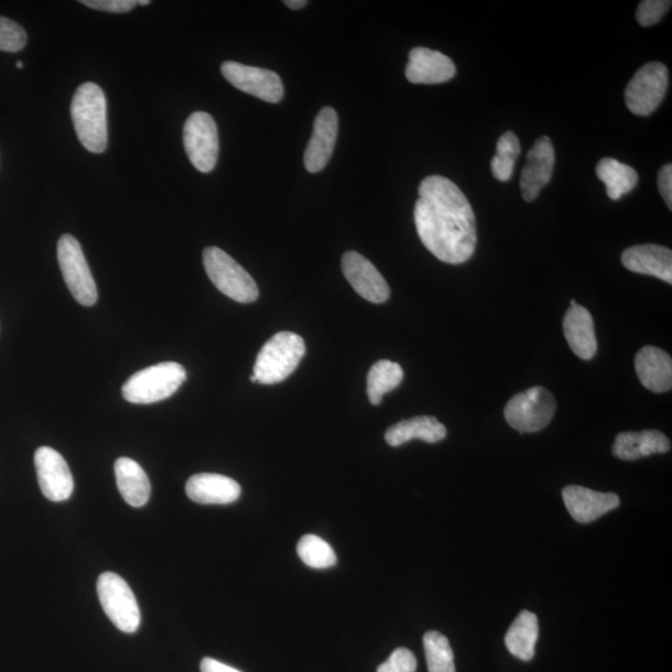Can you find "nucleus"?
<instances>
[{
	"instance_id": "24",
	"label": "nucleus",
	"mask_w": 672,
	"mask_h": 672,
	"mask_svg": "<svg viewBox=\"0 0 672 672\" xmlns=\"http://www.w3.org/2000/svg\"><path fill=\"white\" fill-rule=\"evenodd\" d=\"M447 436V430L436 418L418 416L399 422L391 426L386 434L387 443L391 447H399L411 440H422L429 444H436Z\"/></svg>"
},
{
	"instance_id": "28",
	"label": "nucleus",
	"mask_w": 672,
	"mask_h": 672,
	"mask_svg": "<svg viewBox=\"0 0 672 672\" xmlns=\"http://www.w3.org/2000/svg\"><path fill=\"white\" fill-rule=\"evenodd\" d=\"M521 155V142L514 132L507 131L497 142V153L491 161V170L496 180L510 181L513 176L516 161Z\"/></svg>"
},
{
	"instance_id": "21",
	"label": "nucleus",
	"mask_w": 672,
	"mask_h": 672,
	"mask_svg": "<svg viewBox=\"0 0 672 672\" xmlns=\"http://www.w3.org/2000/svg\"><path fill=\"white\" fill-rule=\"evenodd\" d=\"M637 376L648 390L657 393L672 389V360L670 355L655 347H644L636 358Z\"/></svg>"
},
{
	"instance_id": "22",
	"label": "nucleus",
	"mask_w": 672,
	"mask_h": 672,
	"mask_svg": "<svg viewBox=\"0 0 672 672\" xmlns=\"http://www.w3.org/2000/svg\"><path fill=\"white\" fill-rule=\"evenodd\" d=\"M670 449V440L661 431L621 432L616 437L613 455L622 460H637L641 457L666 454Z\"/></svg>"
},
{
	"instance_id": "26",
	"label": "nucleus",
	"mask_w": 672,
	"mask_h": 672,
	"mask_svg": "<svg viewBox=\"0 0 672 672\" xmlns=\"http://www.w3.org/2000/svg\"><path fill=\"white\" fill-rule=\"evenodd\" d=\"M597 176L607 187L608 197L619 200L637 187L639 175L636 170L616 159H601L597 165Z\"/></svg>"
},
{
	"instance_id": "12",
	"label": "nucleus",
	"mask_w": 672,
	"mask_h": 672,
	"mask_svg": "<svg viewBox=\"0 0 672 672\" xmlns=\"http://www.w3.org/2000/svg\"><path fill=\"white\" fill-rule=\"evenodd\" d=\"M34 464L42 494L53 502L69 499L74 491V479L64 457L52 447L36 449Z\"/></svg>"
},
{
	"instance_id": "4",
	"label": "nucleus",
	"mask_w": 672,
	"mask_h": 672,
	"mask_svg": "<svg viewBox=\"0 0 672 672\" xmlns=\"http://www.w3.org/2000/svg\"><path fill=\"white\" fill-rule=\"evenodd\" d=\"M186 370L178 362H161L134 372L123 383L122 397L137 405H149L165 400L186 381Z\"/></svg>"
},
{
	"instance_id": "7",
	"label": "nucleus",
	"mask_w": 672,
	"mask_h": 672,
	"mask_svg": "<svg viewBox=\"0 0 672 672\" xmlns=\"http://www.w3.org/2000/svg\"><path fill=\"white\" fill-rule=\"evenodd\" d=\"M98 595L101 607L119 630L133 633L141 624V613L129 584L120 575L102 573L98 579Z\"/></svg>"
},
{
	"instance_id": "9",
	"label": "nucleus",
	"mask_w": 672,
	"mask_h": 672,
	"mask_svg": "<svg viewBox=\"0 0 672 672\" xmlns=\"http://www.w3.org/2000/svg\"><path fill=\"white\" fill-rule=\"evenodd\" d=\"M668 86V67L658 62L646 64L627 86L628 109L638 117H649L664 101Z\"/></svg>"
},
{
	"instance_id": "13",
	"label": "nucleus",
	"mask_w": 672,
	"mask_h": 672,
	"mask_svg": "<svg viewBox=\"0 0 672 672\" xmlns=\"http://www.w3.org/2000/svg\"><path fill=\"white\" fill-rule=\"evenodd\" d=\"M342 268L345 278L364 300L382 304L390 297V288L376 265L358 252L343 256Z\"/></svg>"
},
{
	"instance_id": "18",
	"label": "nucleus",
	"mask_w": 672,
	"mask_h": 672,
	"mask_svg": "<svg viewBox=\"0 0 672 672\" xmlns=\"http://www.w3.org/2000/svg\"><path fill=\"white\" fill-rule=\"evenodd\" d=\"M621 262L630 272L652 275L672 284V252L666 247L658 245L630 247L624 251Z\"/></svg>"
},
{
	"instance_id": "23",
	"label": "nucleus",
	"mask_w": 672,
	"mask_h": 672,
	"mask_svg": "<svg viewBox=\"0 0 672 672\" xmlns=\"http://www.w3.org/2000/svg\"><path fill=\"white\" fill-rule=\"evenodd\" d=\"M115 476H117L118 488L124 502L137 508L149 502L151 496L150 479L137 460L120 457L115 463Z\"/></svg>"
},
{
	"instance_id": "10",
	"label": "nucleus",
	"mask_w": 672,
	"mask_h": 672,
	"mask_svg": "<svg viewBox=\"0 0 672 672\" xmlns=\"http://www.w3.org/2000/svg\"><path fill=\"white\" fill-rule=\"evenodd\" d=\"M187 156L199 172L209 174L217 165L219 141L216 121L207 112L191 115L184 128Z\"/></svg>"
},
{
	"instance_id": "39",
	"label": "nucleus",
	"mask_w": 672,
	"mask_h": 672,
	"mask_svg": "<svg viewBox=\"0 0 672 672\" xmlns=\"http://www.w3.org/2000/svg\"><path fill=\"white\" fill-rule=\"evenodd\" d=\"M17 67H18V69H23V63L22 62H18L17 63Z\"/></svg>"
},
{
	"instance_id": "15",
	"label": "nucleus",
	"mask_w": 672,
	"mask_h": 672,
	"mask_svg": "<svg viewBox=\"0 0 672 672\" xmlns=\"http://www.w3.org/2000/svg\"><path fill=\"white\" fill-rule=\"evenodd\" d=\"M338 130V113L330 107L323 108L314 121L312 138L304 153V165L311 174H318L328 165Z\"/></svg>"
},
{
	"instance_id": "20",
	"label": "nucleus",
	"mask_w": 672,
	"mask_h": 672,
	"mask_svg": "<svg viewBox=\"0 0 672 672\" xmlns=\"http://www.w3.org/2000/svg\"><path fill=\"white\" fill-rule=\"evenodd\" d=\"M563 330L566 342L578 358L590 360L598 350L597 335L592 314L575 304L566 312L563 321Z\"/></svg>"
},
{
	"instance_id": "25",
	"label": "nucleus",
	"mask_w": 672,
	"mask_h": 672,
	"mask_svg": "<svg viewBox=\"0 0 672 672\" xmlns=\"http://www.w3.org/2000/svg\"><path fill=\"white\" fill-rule=\"evenodd\" d=\"M538 636H540V622H538L535 614L523 610L518 614L506 633V647L513 657L531 661L535 654Z\"/></svg>"
},
{
	"instance_id": "32",
	"label": "nucleus",
	"mask_w": 672,
	"mask_h": 672,
	"mask_svg": "<svg viewBox=\"0 0 672 672\" xmlns=\"http://www.w3.org/2000/svg\"><path fill=\"white\" fill-rule=\"evenodd\" d=\"M671 4L670 0H644L638 8L637 21L641 26L655 25L666 14Z\"/></svg>"
},
{
	"instance_id": "37",
	"label": "nucleus",
	"mask_w": 672,
	"mask_h": 672,
	"mask_svg": "<svg viewBox=\"0 0 672 672\" xmlns=\"http://www.w3.org/2000/svg\"><path fill=\"white\" fill-rule=\"evenodd\" d=\"M284 4L288 8L294 9V11H297V9H303L304 7L308 6V2H306V0H285Z\"/></svg>"
},
{
	"instance_id": "33",
	"label": "nucleus",
	"mask_w": 672,
	"mask_h": 672,
	"mask_svg": "<svg viewBox=\"0 0 672 672\" xmlns=\"http://www.w3.org/2000/svg\"><path fill=\"white\" fill-rule=\"evenodd\" d=\"M418 661L412 651L399 648L392 651L389 660L378 668L377 672H415Z\"/></svg>"
},
{
	"instance_id": "17",
	"label": "nucleus",
	"mask_w": 672,
	"mask_h": 672,
	"mask_svg": "<svg viewBox=\"0 0 672 672\" xmlns=\"http://www.w3.org/2000/svg\"><path fill=\"white\" fill-rule=\"evenodd\" d=\"M405 75L412 84H443L455 78L456 65L445 54L419 46L409 54Z\"/></svg>"
},
{
	"instance_id": "16",
	"label": "nucleus",
	"mask_w": 672,
	"mask_h": 672,
	"mask_svg": "<svg viewBox=\"0 0 672 672\" xmlns=\"http://www.w3.org/2000/svg\"><path fill=\"white\" fill-rule=\"evenodd\" d=\"M562 496L566 510L583 524L597 521L620 506L618 495L597 492L582 486L565 487Z\"/></svg>"
},
{
	"instance_id": "38",
	"label": "nucleus",
	"mask_w": 672,
	"mask_h": 672,
	"mask_svg": "<svg viewBox=\"0 0 672 672\" xmlns=\"http://www.w3.org/2000/svg\"><path fill=\"white\" fill-rule=\"evenodd\" d=\"M150 3V0H140V2H138L140 6H149Z\"/></svg>"
},
{
	"instance_id": "14",
	"label": "nucleus",
	"mask_w": 672,
	"mask_h": 672,
	"mask_svg": "<svg viewBox=\"0 0 672 672\" xmlns=\"http://www.w3.org/2000/svg\"><path fill=\"white\" fill-rule=\"evenodd\" d=\"M555 165V151L549 137H542L534 142L527 153V165L521 175L522 197L533 202L540 196L542 188L550 184Z\"/></svg>"
},
{
	"instance_id": "6",
	"label": "nucleus",
	"mask_w": 672,
	"mask_h": 672,
	"mask_svg": "<svg viewBox=\"0 0 672 672\" xmlns=\"http://www.w3.org/2000/svg\"><path fill=\"white\" fill-rule=\"evenodd\" d=\"M555 410L556 402L552 392L534 387L517 393L507 402L505 419L508 425L521 434H532L551 424Z\"/></svg>"
},
{
	"instance_id": "29",
	"label": "nucleus",
	"mask_w": 672,
	"mask_h": 672,
	"mask_svg": "<svg viewBox=\"0 0 672 672\" xmlns=\"http://www.w3.org/2000/svg\"><path fill=\"white\" fill-rule=\"evenodd\" d=\"M424 648L429 672H456L454 651L443 633L426 632Z\"/></svg>"
},
{
	"instance_id": "36",
	"label": "nucleus",
	"mask_w": 672,
	"mask_h": 672,
	"mask_svg": "<svg viewBox=\"0 0 672 672\" xmlns=\"http://www.w3.org/2000/svg\"><path fill=\"white\" fill-rule=\"evenodd\" d=\"M200 672H242L235 668H230L224 662L215 660L213 658H205L200 661Z\"/></svg>"
},
{
	"instance_id": "31",
	"label": "nucleus",
	"mask_w": 672,
	"mask_h": 672,
	"mask_svg": "<svg viewBox=\"0 0 672 672\" xmlns=\"http://www.w3.org/2000/svg\"><path fill=\"white\" fill-rule=\"evenodd\" d=\"M26 33L24 29L11 19L0 17V51L17 53L24 50Z\"/></svg>"
},
{
	"instance_id": "5",
	"label": "nucleus",
	"mask_w": 672,
	"mask_h": 672,
	"mask_svg": "<svg viewBox=\"0 0 672 672\" xmlns=\"http://www.w3.org/2000/svg\"><path fill=\"white\" fill-rule=\"evenodd\" d=\"M204 264L210 282L230 300L243 304L258 300L259 290L251 274L223 249L206 248Z\"/></svg>"
},
{
	"instance_id": "3",
	"label": "nucleus",
	"mask_w": 672,
	"mask_h": 672,
	"mask_svg": "<svg viewBox=\"0 0 672 672\" xmlns=\"http://www.w3.org/2000/svg\"><path fill=\"white\" fill-rule=\"evenodd\" d=\"M302 336L282 332L272 336L259 351L253 376L263 386H274L290 378L305 355Z\"/></svg>"
},
{
	"instance_id": "2",
	"label": "nucleus",
	"mask_w": 672,
	"mask_h": 672,
	"mask_svg": "<svg viewBox=\"0 0 672 672\" xmlns=\"http://www.w3.org/2000/svg\"><path fill=\"white\" fill-rule=\"evenodd\" d=\"M74 129L82 145L102 153L108 148L107 98L99 85L85 83L76 90L72 101Z\"/></svg>"
},
{
	"instance_id": "40",
	"label": "nucleus",
	"mask_w": 672,
	"mask_h": 672,
	"mask_svg": "<svg viewBox=\"0 0 672 672\" xmlns=\"http://www.w3.org/2000/svg\"><path fill=\"white\" fill-rule=\"evenodd\" d=\"M251 381H252V382H257V379H256V377H254V376H252V377H251Z\"/></svg>"
},
{
	"instance_id": "30",
	"label": "nucleus",
	"mask_w": 672,
	"mask_h": 672,
	"mask_svg": "<svg viewBox=\"0 0 672 672\" xmlns=\"http://www.w3.org/2000/svg\"><path fill=\"white\" fill-rule=\"evenodd\" d=\"M296 551L303 563L314 570L330 568L338 562L332 546L318 535L306 534L302 536Z\"/></svg>"
},
{
	"instance_id": "1",
	"label": "nucleus",
	"mask_w": 672,
	"mask_h": 672,
	"mask_svg": "<svg viewBox=\"0 0 672 672\" xmlns=\"http://www.w3.org/2000/svg\"><path fill=\"white\" fill-rule=\"evenodd\" d=\"M415 205L418 235L441 262L463 264L477 246L476 216L464 192L444 176L421 182Z\"/></svg>"
},
{
	"instance_id": "19",
	"label": "nucleus",
	"mask_w": 672,
	"mask_h": 672,
	"mask_svg": "<svg viewBox=\"0 0 672 672\" xmlns=\"http://www.w3.org/2000/svg\"><path fill=\"white\" fill-rule=\"evenodd\" d=\"M241 492V486L235 479L216 474L192 476L186 485L188 498L199 505L234 503Z\"/></svg>"
},
{
	"instance_id": "11",
	"label": "nucleus",
	"mask_w": 672,
	"mask_h": 672,
	"mask_svg": "<svg viewBox=\"0 0 672 672\" xmlns=\"http://www.w3.org/2000/svg\"><path fill=\"white\" fill-rule=\"evenodd\" d=\"M225 79L254 98L267 102H281L284 86L281 76L262 67L248 66L236 62H226L220 66Z\"/></svg>"
},
{
	"instance_id": "34",
	"label": "nucleus",
	"mask_w": 672,
	"mask_h": 672,
	"mask_svg": "<svg viewBox=\"0 0 672 672\" xmlns=\"http://www.w3.org/2000/svg\"><path fill=\"white\" fill-rule=\"evenodd\" d=\"M80 3L95 11L109 13H128L138 6L137 0H82Z\"/></svg>"
},
{
	"instance_id": "8",
	"label": "nucleus",
	"mask_w": 672,
	"mask_h": 672,
	"mask_svg": "<svg viewBox=\"0 0 672 672\" xmlns=\"http://www.w3.org/2000/svg\"><path fill=\"white\" fill-rule=\"evenodd\" d=\"M57 261L74 300L85 306L98 302V288L78 239L72 235L62 236L57 242Z\"/></svg>"
},
{
	"instance_id": "27",
	"label": "nucleus",
	"mask_w": 672,
	"mask_h": 672,
	"mask_svg": "<svg viewBox=\"0 0 672 672\" xmlns=\"http://www.w3.org/2000/svg\"><path fill=\"white\" fill-rule=\"evenodd\" d=\"M403 370L398 362L380 360L372 365L368 376V397L371 405L378 407L383 395L400 387Z\"/></svg>"
},
{
	"instance_id": "35",
	"label": "nucleus",
	"mask_w": 672,
	"mask_h": 672,
	"mask_svg": "<svg viewBox=\"0 0 672 672\" xmlns=\"http://www.w3.org/2000/svg\"><path fill=\"white\" fill-rule=\"evenodd\" d=\"M658 184L660 194L664 198L668 208L672 209V166L670 163L660 170Z\"/></svg>"
}]
</instances>
